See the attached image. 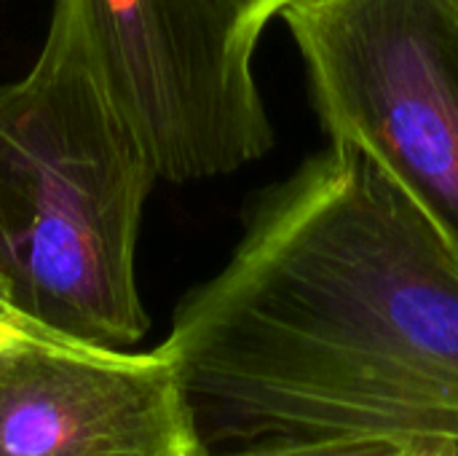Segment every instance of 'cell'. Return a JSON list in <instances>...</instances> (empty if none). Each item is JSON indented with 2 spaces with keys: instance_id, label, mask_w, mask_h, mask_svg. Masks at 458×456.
I'll return each mask as SVG.
<instances>
[{
  "instance_id": "1",
  "label": "cell",
  "mask_w": 458,
  "mask_h": 456,
  "mask_svg": "<svg viewBox=\"0 0 458 456\" xmlns=\"http://www.w3.org/2000/svg\"><path fill=\"white\" fill-rule=\"evenodd\" d=\"M158 347L207 452L354 433L458 456V255L357 148L260 191Z\"/></svg>"
},
{
  "instance_id": "2",
  "label": "cell",
  "mask_w": 458,
  "mask_h": 456,
  "mask_svg": "<svg viewBox=\"0 0 458 456\" xmlns=\"http://www.w3.org/2000/svg\"><path fill=\"white\" fill-rule=\"evenodd\" d=\"M158 172L67 27L0 83V296L32 333L129 349L150 328L137 239Z\"/></svg>"
},
{
  "instance_id": "3",
  "label": "cell",
  "mask_w": 458,
  "mask_h": 456,
  "mask_svg": "<svg viewBox=\"0 0 458 456\" xmlns=\"http://www.w3.org/2000/svg\"><path fill=\"white\" fill-rule=\"evenodd\" d=\"M268 0H54L158 180L199 183L260 161L276 134L255 54Z\"/></svg>"
},
{
  "instance_id": "4",
  "label": "cell",
  "mask_w": 458,
  "mask_h": 456,
  "mask_svg": "<svg viewBox=\"0 0 458 456\" xmlns=\"http://www.w3.org/2000/svg\"><path fill=\"white\" fill-rule=\"evenodd\" d=\"M279 19L327 140L370 156L458 255L456 0H295Z\"/></svg>"
},
{
  "instance_id": "5",
  "label": "cell",
  "mask_w": 458,
  "mask_h": 456,
  "mask_svg": "<svg viewBox=\"0 0 458 456\" xmlns=\"http://www.w3.org/2000/svg\"><path fill=\"white\" fill-rule=\"evenodd\" d=\"M174 363L19 333L0 352V456H204Z\"/></svg>"
},
{
  "instance_id": "6",
  "label": "cell",
  "mask_w": 458,
  "mask_h": 456,
  "mask_svg": "<svg viewBox=\"0 0 458 456\" xmlns=\"http://www.w3.org/2000/svg\"><path fill=\"white\" fill-rule=\"evenodd\" d=\"M421 454L405 441L386 435H266L258 441L225 446L204 456H416Z\"/></svg>"
},
{
  "instance_id": "7",
  "label": "cell",
  "mask_w": 458,
  "mask_h": 456,
  "mask_svg": "<svg viewBox=\"0 0 458 456\" xmlns=\"http://www.w3.org/2000/svg\"><path fill=\"white\" fill-rule=\"evenodd\" d=\"M0 328H11V331H24V333H32L30 328H24V323L11 312V306L5 304V298L0 296ZM43 336V333H40Z\"/></svg>"
},
{
  "instance_id": "8",
  "label": "cell",
  "mask_w": 458,
  "mask_h": 456,
  "mask_svg": "<svg viewBox=\"0 0 458 456\" xmlns=\"http://www.w3.org/2000/svg\"><path fill=\"white\" fill-rule=\"evenodd\" d=\"M19 333H24V331H11V328H0V352L8 347V341L13 339V336H19Z\"/></svg>"
},
{
  "instance_id": "9",
  "label": "cell",
  "mask_w": 458,
  "mask_h": 456,
  "mask_svg": "<svg viewBox=\"0 0 458 456\" xmlns=\"http://www.w3.org/2000/svg\"><path fill=\"white\" fill-rule=\"evenodd\" d=\"M268 3H271V8H274V13L279 16V13H282V11H284V8H287L290 3H295V0H268Z\"/></svg>"
},
{
  "instance_id": "10",
  "label": "cell",
  "mask_w": 458,
  "mask_h": 456,
  "mask_svg": "<svg viewBox=\"0 0 458 456\" xmlns=\"http://www.w3.org/2000/svg\"><path fill=\"white\" fill-rule=\"evenodd\" d=\"M416 456H456V454H454V452H445V449H443V452H421V454H416Z\"/></svg>"
},
{
  "instance_id": "11",
  "label": "cell",
  "mask_w": 458,
  "mask_h": 456,
  "mask_svg": "<svg viewBox=\"0 0 458 456\" xmlns=\"http://www.w3.org/2000/svg\"><path fill=\"white\" fill-rule=\"evenodd\" d=\"M456 3H458V0H456Z\"/></svg>"
}]
</instances>
